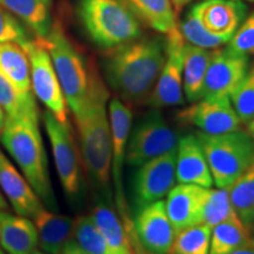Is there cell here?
Masks as SVG:
<instances>
[{
    "label": "cell",
    "instance_id": "obj_16",
    "mask_svg": "<svg viewBox=\"0 0 254 254\" xmlns=\"http://www.w3.org/2000/svg\"><path fill=\"white\" fill-rule=\"evenodd\" d=\"M246 11V5L239 0H204L190 13L209 33L230 41L245 19Z\"/></svg>",
    "mask_w": 254,
    "mask_h": 254
},
{
    "label": "cell",
    "instance_id": "obj_22",
    "mask_svg": "<svg viewBox=\"0 0 254 254\" xmlns=\"http://www.w3.org/2000/svg\"><path fill=\"white\" fill-rule=\"evenodd\" d=\"M91 217L103 234L111 254H135L128 232L110 202L99 200L93 207Z\"/></svg>",
    "mask_w": 254,
    "mask_h": 254
},
{
    "label": "cell",
    "instance_id": "obj_11",
    "mask_svg": "<svg viewBox=\"0 0 254 254\" xmlns=\"http://www.w3.org/2000/svg\"><path fill=\"white\" fill-rule=\"evenodd\" d=\"M177 150L146 161L132 179V202L135 212L159 201L174 187Z\"/></svg>",
    "mask_w": 254,
    "mask_h": 254
},
{
    "label": "cell",
    "instance_id": "obj_19",
    "mask_svg": "<svg viewBox=\"0 0 254 254\" xmlns=\"http://www.w3.org/2000/svg\"><path fill=\"white\" fill-rule=\"evenodd\" d=\"M176 180L179 184H192L209 189L213 178L207 160L195 134L179 139L176 159Z\"/></svg>",
    "mask_w": 254,
    "mask_h": 254
},
{
    "label": "cell",
    "instance_id": "obj_1",
    "mask_svg": "<svg viewBox=\"0 0 254 254\" xmlns=\"http://www.w3.org/2000/svg\"><path fill=\"white\" fill-rule=\"evenodd\" d=\"M166 58V40L138 38L111 49L106 75L123 100L142 104L150 100Z\"/></svg>",
    "mask_w": 254,
    "mask_h": 254
},
{
    "label": "cell",
    "instance_id": "obj_36",
    "mask_svg": "<svg viewBox=\"0 0 254 254\" xmlns=\"http://www.w3.org/2000/svg\"><path fill=\"white\" fill-rule=\"evenodd\" d=\"M28 40L24 27L7 9L0 5V43H14L23 46Z\"/></svg>",
    "mask_w": 254,
    "mask_h": 254
},
{
    "label": "cell",
    "instance_id": "obj_14",
    "mask_svg": "<svg viewBox=\"0 0 254 254\" xmlns=\"http://www.w3.org/2000/svg\"><path fill=\"white\" fill-rule=\"evenodd\" d=\"M249 67V56L237 55L228 49L212 51L201 99L230 98L246 75Z\"/></svg>",
    "mask_w": 254,
    "mask_h": 254
},
{
    "label": "cell",
    "instance_id": "obj_46",
    "mask_svg": "<svg viewBox=\"0 0 254 254\" xmlns=\"http://www.w3.org/2000/svg\"><path fill=\"white\" fill-rule=\"evenodd\" d=\"M252 245L254 246V239H253V241H252Z\"/></svg>",
    "mask_w": 254,
    "mask_h": 254
},
{
    "label": "cell",
    "instance_id": "obj_38",
    "mask_svg": "<svg viewBox=\"0 0 254 254\" xmlns=\"http://www.w3.org/2000/svg\"><path fill=\"white\" fill-rule=\"evenodd\" d=\"M171 1H172L173 7H174V9H176V12L178 13V12L182 11V9L185 7L187 4H189L190 0H171Z\"/></svg>",
    "mask_w": 254,
    "mask_h": 254
},
{
    "label": "cell",
    "instance_id": "obj_26",
    "mask_svg": "<svg viewBox=\"0 0 254 254\" xmlns=\"http://www.w3.org/2000/svg\"><path fill=\"white\" fill-rule=\"evenodd\" d=\"M0 71L19 91L33 92L28 57L23 47L14 43H0Z\"/></svg>",
    "mask_w": 254,
    "mask_h": 254
},
{
    "label": "cell",
    "instance_id": "obj_31",
    "mask_svg": "<svg viewBox=\"0 0 254 254\" xmlns=\"http://www.w3.org/2000/svg\"><path fill=\"white\" fill-rule=\"evenodd\" d=\"M211 232L204 224L183 230L176 236L168 254H209Z\"/></svg>",
    "mask_w": 254,
    "mask_h": 254
},
{
    "label": "cell",
    "instance_id": "obj_3",
    "mask_svg": "<svg viewBox=\"0 0 254 254\" xmlns=\"http://www.w3.org/2000/svg\"><path fill=\"white\" fill-rule=\"evenodd\" d=\"M0 140L43 204L50 209H56L57 200L51 183L49 160L39 131V122L6 117Z\"/></svg>",
    "mask_w": 254,
    "mask_h": 254
},
{
    "label": "cell",
    "instance_id": "obj_32",
    "mask_svg": "<svg viewBox=\"0 0 254 254\" xmlns=\"http://www.w3.org/2000/svg\"><path fill=\"white\" fill-rule=\"evenodd\" d=\"M73 238L75 243L88 254H111L103 234L90 215L74 220Z\"/></svg>",
    "mask_w": 254,
    "mask_h": 254
},
{
    "label": "cell",
    "instance_id": "obj_9",
    "mask_svg": "<svg viewBox=\"0 0 254 254\" xmlns=\"http://www.w3.org/2000/svg\"><path fill=\"white\" fill-rule=\"evenodd\" d=\"M109 118L112 136V160H111V176H112L114 200L117 211L125 228L132 238L133 224L129 217V208L125 198L123 182V168L126 160V147L131 133L132 111L119 98H113L109 104Z\"/></svg>",
    "mask_w": 254,
    "mask_h": 254
},
{
    "label": "cell",
    "instance_id": "obj_43",
    "mask_svg": "<svg viewBox=\"0 0 254 254\" xmlns=\"http://www.w3.org/2000/svg\"><path fill=\"white\" fill-rule=\"evenodd\" d=\"M31 254H44V253L40 252V251H37V250H36V251H34V252H32Z\"/></svg>",
    "mask_w": 254,
    "mask_h": 254
},
{
    "label": "cell",
    "instance_id": "obj_5",
    "mask_svg": "<svg viewBox=\"0 0 254 254\" xmlns=\"http://www.w3.org/2000/svg\"><path fill=\"white\" fill-rule=\"evenodd\" d=\"M44 40L66 103L75 116L87 101L100 79L99 75L93 69H88L84 58L72 45L60 25L52 26L49 36Z\"/></svg>",
    "mask_w": 254,
    "mask_h": 254
},
{
    "label": "cell",
    "instance_id": "obj_35",
    "mask_svg": "<svg viewBox=\"0 0 254 254\" xmlns=\"http://www.w3.org/2000/svg\"><path fill=\"white\" fill-rule=\"evenodd\" d=\"M227 49L237 55H254V12L240 24L228 41Z\"/></svg>",
    "mask_w": 254,
    "mask_h": 254
},
{
    "label": "cell",
    "instance_id": "obj_17",
    "mask_svg": "<svg viewBox=\"0 0 254 254\" xmlns=\"http://www.w3.org/2000/svg\"><path fill=\"white\" fill-rule=\"evenodd\" d=\"M207 190L206 187L192 184H179L168 192L165 209L176 234L201 224Z\"/></svg>",
    "mask_w": 254,
    "mask_h": 254
},
{
    "label": "cell",
    "instance_id": "obj_27",
    "mask_svg": "<svg viewBox=\"0 0 254 254\" xmlns=\"http://www.w3.org/2000/svg\"><path fill=\"white\" fill-rule=\"evenodd\" d=\"M0 107L6 117L28 118L39 122L38 110L33 92L19 91L0 71Z\"/></svg>",
    "mask_w": 254,
    "mask_h": 254
},
{
    "label": "cell",
    "instance_id": "obj_6",
    "mask_svg": "<svg viewBox=\"0 0 254 254\" xmlns=\"http://www.w3.org/2000/svg\"><path fill=\"white\" fill-rule=\"evenodd\" d=\"M195 136L219 189H230L254 161V141L244 129L217 135L198 132Z\"/></svg>",
    "mask_w": 254,
    "mask_h": 254
},
{
    "label": "cell",
    "instance_id": "obj_37",
    "mask_svg": "<svg viewBox=\"0 0 254 254\" xmlns=\"http://www.w3.org/2000/svg\"><path fill=\"white\" fill-rule=\"evenodd\" d=\"M62 254H88L81 249L73 239H69L64 246Z\"/></svg>",
    "mask_w": 254,
    "mask_h": 254
},
{
    "label": "cell",
    "instance_id": "obj_45",
    "mask_svg": "<svg viewBox=\"0 0 254 254\" xmlns=\"http://www.w3.org/2000/svg\"><path fill=\"white\" fill-rule=\"evenodd\" d=\"M0 254H6V253L4 252V251H0Z\"/></svg>",
    "mask_w": 254,
    "mask_h": 254
},
{
    "label": "cell",
    "instance_id": "obj_23",
    "mask_svg": "<svg viewBox=\"0 0 254 254\" xmlns=\"http://www.w3.org/2000/svg\"><path fill=\"white\" fill-rule=\"evenodd\" d=\"M212 58V51L190 45L184 46L183 64V86L184 95L190 103L201 99L202 86L207 72L208 64Z\"/></svg>",
    "mask_w": 254,
    "mask_h": 254
},
{
    "label": "cell",
    "instance_id": "obj_20",
    "mask_svg": "<svg viewBox=\"0 0 254 254\" xmlns=\"http://www.w3.org/2000/svg\"><path fill=\"white\" fill-rule=\"evenodd\" d=\"M0 244L6 254H31L38 245L36 225L23 215L0 211Z\"/></svg>",
    "mask_w": 254,
    "mask_h": 254
},
{
    "label": "cell",
    "instance_id": "obj_21",
    "mask_svg": "<svg viewBox=\"0 0 254 254\" xmlns=\"http://www.w3.org/2000/svg\"><path fill=\"white\" fill-rule=\"evenodd\" d=\"M38 244L46 254H62L64 246L73 236L74 220L67 215L43 208L33 218Z\"/></svg>",
    "mask_w": 254,
    "mask_h": 254
},
{
    "label": "cell",
    "instance_id": "obj_40",
    "mask_svg": "<svg viewBox=\"0 0 254 254\" xmlns=\"http://www.w3.org/2000/svg\"><path fill=\"white\" fill-rule=\"evenodd\" d=\"M246 125H247V132H249V134L252 136V139L254 141V117L250 120L249 123L246 124Z\"/></svg>",
    "mask_w": 254,
    "mask_h": 254
},
{
    "label": "cell",
    "instance_id": "obj_12",
    "mask_svg": "<svg viewBox=\"0 0 254 254\" xmlns=\"http://www.w3.org/2000/svg\"><path fill=\"white\" fill-rule=\"evenodd\" d=\"M132 224L135 254L170 253L177 234L167 217L165 201L159 200L138 209Z\"/></svg>",
    "mask_w": 254,
    "mask_h": 254
},
{
    "label": "cell",
    "instance_id": "obj_41",
    "mask_svg": "<svg viewBox=\"0 0 254 254\" xmlns=\"http://www.w3.org/2000/svg\"><path fill=\"white\" fill-rule=\"evenodd\" d=\"M7 201H6L4 194H2L1 190H0V211H5V209H7Z\"/></svg>",
    "mask_w": 254,
    "mask_h": 254
},
{
    "label": "cell",
    "instance_id": "obj_33",
    "mask_svg": "<svg viewBox=\"0 0 254 254\" xmlns=\"http://www.w3.org/2000/svg\"><path fill=\"white\" fill-rule=\"evenodd\" d=\"M182 32L184 39L186 43L206 50H215L227 44L228 41L221 37H217L211 34L196 20V18L192 13L187 14V17L178 25Z\"/></svg>",
    "mask_w": 254,
    "mask_h": 254
},
{
    "label": "cell",
    "instance_id": "obj_39",
    "mask_svg": "<svg viewBox=\"0 0 254 254\" xmlns=\"http://www.w3.org/2000/svg\"><path fill=\"white\" fill-rule=\"evenodd\" d=\"M231 254H254V246L249 245V246L240 247V249L236 250L234 252H232Z\"/></svg>",
    "mask_w": 254,
    "mask_h": 254
},
{
    "label": "cell",
    "instance_id": "obj_34",
    "mask_svg": "<svg viewBox=\"0 0 254 254\" xmlns=\"http://www.w3.org/2000/svg\"><path fill=\"white\" fill-rule=\"evenodd\" d=\"M230 99L241 124H247L254 117V64L249 67Z\"/></svg>",
    "mask_w": 254,
    "mask_h": 254
},
{
    "label": "cell",
    "instance_id": "obj_44",
    "mask_svg": "<svg viewBox=\"0 0 254 254\" xmlns=\"http://www.w3.org/2000/svg\"><path fill=\"white\" fill-rule=\"evenodd\" d=\"M239 1H250V2H254V0H239Z\"/></svg>",
    "mask_w": 254,
    "mask_h": 254
},
{
    "label": "cell",
    "instance_id": "obj_28",
    "mask_svg": "<svg viewBox=\"0 0 254 254\" xmlns=\"http://www.w3.org/2000/svg\"><path fill=\"white\" fill-rule=\"evenodd\" d=\"M249 227L239 218L212 228L209 254H231L240 247L252 245Z\"/></svg>",
    "mask_w": 254,
    "mask_h": 254
},
{
    "label": "cell",
    "instance_id": "obj_42",
    "mask_svg": "<svg viewBox=\"0 0 254 254\" xmlns=\"http://www.w3.org/2000/svg\"><path fill=\"white\" fill-rule=\"evenodd\" d=\"M5 120H6V114H5L4 111H2L1 107H0V134H1L2 128H4Z\"/></svg>",
    "mask_w": 254,
    "mask_h": 254
},
{
    "label": "cell",
    "instance_id": "obj_10",
    "mask_svg": "<svg viewBox=\"0 0 254 254\" xmlns=\"http://www.w3.org/2000/svg\"><path fill=\"white\" fill-rule=\"evenodd\" d=\"M43 120L64 192L68 198L78 199L82 185L81 171L68 124L60 123L50 111L44 112Z\"/></svg>",
    "mask_w": 254,
    "mask_h": 254
},
{
    "label": "cell",
    "instance_id": "obj_13",
    "mask_svg": "<svg viewBox=\"0 0 254 254\" xmlns=\"http://www.w3.org/2000/svg\"><path fill=\"white\" fill-rule=\"evenodd\" d=\"M166 36V58L148 100L154 109L179 106L185 101L183 86L185 39L178 26L168 32Z\"/></svg>",
    "mask_w": 254,
    "mask_h": 254
},
{
    "label": "cell",
    "instance_id": "obj_24",
    "mask_svg": "<svg viewBox=\"0 0 254 254\" xmlns=\"http://www.w3.org/2000/svg\"><path fill=\"white\" fill-rule=\"evenodd\" d=\"M53 0H0V5L9 13L20 18L40 39H46L51 24Z\"/></svg>",
    "mask_w": 254,
    "mask_h": 254
},
{
    "label": "cell",
    "instance_id": "obj_2",
    "mask_svg": "<svg viewBox=\"0 0 254 254\" xmlns=\"http://www.w3.org/2000/svg\"><path fill=\"white\" fill-rule=\"evenodd\" d=\"M109 92L101 79L98 80L80 112L74 116L80 139L85 166L95 190L101 200H112L111 190V160L112 136L109 112Z\"/></svg>",
    "mask_w": 254,
    "mask_h": 254
},
{
    "label": "cell",
    "instance_id": "obj_8",
    "mask_svg": "<svg viewBox=\"0 0 254 254\" xmlns=\"http://www.w3.org/2000/svg\"><path fill=\"white\" fill-rule=\"evenodd\" d=\"M21 47L30 62L31 87L34 95L60 123L68 124L67 103L45 40H28Z\"/></svg>",
    "mask_w": 254,
    "mask_h": 254
},
{
    "label": "cell",
    "instance_id": "obj_7",
    "mask_svg": "<svg viewBox=\"0 0 254 254\" xmlns=\"http://www.w3.org/2000/svg\"><path fill=\"white\" fill-rule=\"evenodd\" d=\"M178 144L177 132L168 125L159 110H152L129 133L126 163L132 167H138L159 155L176 151Z\"/></svg>",
    "mask_w": 254,
    "mask_h": 254
},
{
    "label": "cell",
    "instance_id": "obj_30",
    "mask_svg": "<svg viewBox=\"0 0 254 254\" xmlns=\"http://www.w3.org/2000/svg\"><path fill=\"white\" fill-rule=\"evenodd\" d=\"M238 214L232 205L228 189H208L204 208H202L201 224L213 228L221 222L238 219Z\"/></svg>",
    "mask_w": 254,
    "mask_h": 254
},
{
    "label": "cell",
    "instance_id": "obj_4",
    "mask_svg": "<svg viewBox=\"0 0 254 254\" xmlns=\"http://www.w3.org/2000/svg\"><path fill=\"white\" fill-rule=\"evenodd\" d=\"M79 15L85 30L104 49L141 37V24L126 0H80Z\"/></svg>",
    "mask_w": 254,
    "mask_h": 254
},
{
    "label": "cell",
    "instance_id": "obj_18",
    "mask_svg": "<svg viewBox=\"0 0 254 254\" xmlns=\"http://www.w3.org/2000/svg\"><path fill=\"white\" fill-rule=\"evenodd\" d=\"M0 190L14 212L33 219L44 208L41 201L23 174L0 150Z\"/></svg>",
    "mask_w": 254,
    "mask_h": 254
},
{
    "label": "cell",
    "instance_id": "obj_15",
    "mask_svg": "<svg viewBox=\"0 0 254 254\" xmlns=\"http://www.w3.org/2000/svg\"><path fill=\"white\" fill-rule=\"evenodd\" d=\"M178 113V119L198 127L200 132L217 135L240 129L241 122L230 98L200 99Z\"/></svg>",
    "mask_w": 254,
    "mask_h": 254
},
{
    "label": "cell",
    "instance_id": "obj_47",
    "mask_svg": "<svg viewBox=\"0 0 254 254\" xmlns=\"http://www.w3.org/2000/svg\"><path fill=\"white\" fill-rule=\"evenodd\" d=\"M44 254H45V253H44Z\"/></svg>",
    "mask_w": 254,
    "mask_h": 254
},
{
    "label": "cell",
    "instance_id": "obj_29",
    "mask_svg": "<svg viewBox=\"0 0 254 254\" xmlns=\"http://www.w3.org/2000/svg\"><path fill=\"white\" fill-rule=\"evenodd\" d=\"M234 211L245 226L254 225V161L228 189Z\"/></svg>",
    "mask_w": 254,
    "mask_h": 254
},
{
    "label": "cell",
    "instance_id": "obj_25",
    "mask_svg": "<svg viewBox=\"0 0 254 254\" xmlns=\"http://www.w3.org/2000/svg\"><path fill=\"white\" fill-rule=\"evenodd\" d=\"M139 20L154 31L167 34L178 26L177 12L171 0H126Z\"/></svg>",
    "mask_w": 254,
    "mask_h": 254
}]
</instances>
